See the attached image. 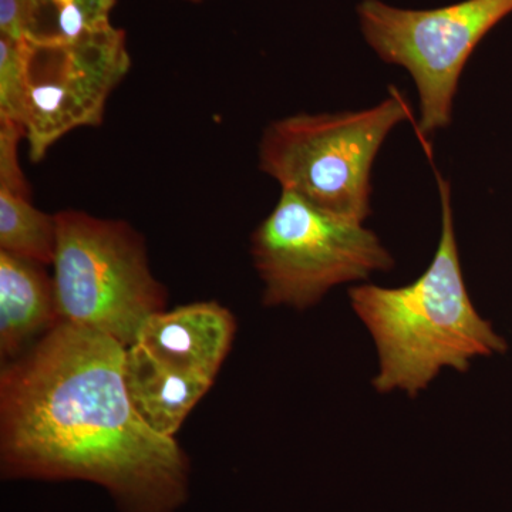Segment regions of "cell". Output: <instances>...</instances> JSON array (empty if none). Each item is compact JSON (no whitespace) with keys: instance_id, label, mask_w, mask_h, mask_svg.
<instances>
[{"instance_id":"obj_1","label":"cell","mask_w":512,"mask_h":512,"mask_svg":"<svg viewBox=\"0 0 512 512\" xmlns=\"http://www.w3.org/2000/svg\"><path fill=\"white\" fill-rule=\"evenodd\" d=\"M126 348L60 322L0 373L3 480L89 481L121 512H177L190 458L138 416L124 383Z\"/></svg>"},{"instance_id":"obj_2","label":"cell","mask_w":512,"mask_h":512,"mask_svg":"<svg viewBox=\"0 0 512 512\" xmlns=\"http://www.w3.org/2000/svg\"><path fill=\"white\" fill-rule=\"evenodd\" d=\"M441 237L431 265L402 288L349 289L353 311L375 340L379 393L402 390L416 397L443 369L467 372L476 357L503 355L507 340L477 312L468 295L454 229L451 188L437 174Z\"/></svg>"},{"instance_id":"obj_3","label":"cell","mask_w":512,"mask_h":512,"mask_svg":"<svg viewBox=\"0 0 512 512\" xmlns=\"http://www.w3.org/2000/svg\"><path fill=\"white\" fill-rule=\"evenodd\" d=\"M413 120L396 89L375 107L339 113H299L266 126L259 170L281 190L335 217L363 224L372 214V170L394 128Z\"/></svg>"},{"instance_id":"obj_4","label":"cell","mask_w":512,"mask_h":512,"mask_svg":"<svg viewBox=\"0 0 512 512\" xmlns=\"http://www.w3.org/2000/svg\"><path fill=\"white\" fill-rule=\"evenodd\" d=\"M55 215L52 276L60 322L103 333L128 348L168 301L167 289L151 272L143 235L126 221L84 211Z\"/></svg>"},{"instance_id":"obj_5","label":"cell","mask_w":512,"mask_h":512,"mask_svg":"<svg viewBox=\"0 0 512 512\" xmlns=\"http://www.w3.org/2000/svg\"><path fill=\"white\" fill-rule=\"evenodd\" d=\"M251 252L264 282V305L299 311L315 306L335 286L394 266L375 232L284 190L255 229Z\"/></svg>"},{"instance_id":"obj_6","label":"cell","mask_w":512,"mask_h":512,"mask_svg":"<svg viewBox=\"0 0 512 512\" xmlns=\"http://www.w3.org/2000/svg\"><path fill=\"white\" fill-rule=\"evenodd\" d=\"M512 12V0H464L440 9H402L382 0L357 6L360 30L383 62L403 67L419 93V134L453 120L461 73L478 43Z\"/></svg>"},{"instance_id":"obj_7","label":"cell","mask_w":512,"mask_h":512,"mask_svg":"<svg viewBox=\"0 0 512 512\" xmlns=\"http://www.w3.org/2000/svg\"><path fill=\"white\" fill-rule=\"evenodd\" d=\"M130 69L126 33L113 25L66 45L28 42L23 128L30 160L40 163L70 131L100 126Z\"/></svg>"},{"instance_id":"obj_8","label":"cell","mask_w":512,"mask_h":512,"mask_svg":"<svg viewBox=\"0 0 512 512\" xmlns=\"http://www.w3.org/2000/svg\"><path fill=\"white\" fill-rule=\"evenodd\" d=\"M237 333V320L217 302H197L158 312L136 342L164 365L214 382Z\"/></svg>"},{"instance_id":"obj_9","label":"cell","mask_w":512,"mask_h":512,"mask_svg":"<svg viewBox=\"0 0 512 512\" xmlns=\"http://www.w3.org/2000/svg\"><path fill=\"white\" fill-rule=\"evenodd\" d=\"M60 323L46 266L0 251V356L10 362Z\"/></svg>"},{"instance_id":"obj_10","label":"cell","mask_w":512,"mask_h":512,"mask_svg":"<svg viewBox=\"0 0 512 512\" xmlns=\"http://www.w3.org/2000/svg\"><path fill=\"white\" fill-rule=\"evenodd\" d=\"M124 383L138 416L165 437L178 433L214 384L164 365L137 343L124 353Z\"/></svg>"},{"instance_id":"obj_11","label":"cell","mask_w":512,"mask_h":512,"mask_svg":"<svg viewBox=\"0 0 512 512\" xmlns=\"http://www.w3.org/2000/svg\"><path fill=\"white\" fill-rule=\"evenodd\" d=\"M116 0H29L23 39L36 46L72 43L111 25Z\"/></svg>"},{"instance_id":"obj_12","label":"cell","mask_w":512,"mask_h":512,"mask_svg":"<svg viewBox=\"0 0 512 512\" xmlns=\"http://www.w3.org/2000/svg\"><path fill=\"white\" fill-rule=\"evenodd\" d=\"M56 242V215L40 211L32 198L0 190V251L49 266Z\"/></svg>"},{"instance_id":"obj_13","label":"cell","mask_w":512,"mask_h":512,"mask_svg":"<svg viewBox=\"0 0 512 512\" xmlns=\"http://www.w3.org/2000/svg\"><path fill=\"white\" fill-rule=\"evenodd\" d=\"M28 42L0 35V119L22 124L26 100Z\"/></svg>"},{"instance_id":"obj_14","label":"cell","mask_w":512,"mask_h":512,"mask_svg":"<svg viewBox=\"0 0 512 512\" xmlns=\"http://www.w3.org/2000/svg\"><path fill=\"white\" fill-rule=\"evenodd\" d=\"M25 128L15 121L0 119V190L32 198V190L19 161V144Z\"/></svg>"},{"instance_id":"obj_15","label":"cell","mask_w":512,"mask_h":512,"mask_svg":"<svg viewBox=\"0 0 512 512\" xmlns=\"http://www.w3.org/2000/svg\"><path fill=\"white\" fill-rule=\"evenodd\" d=\"M29 0H0V35L23 39Z\"/></svg>"},{"instance_id":"obj_16","label":"cell","mask_w":512,"mask_h":512,"mask_svg":"<svg viewBox=\"0 0 512 512\" xmlns=\"http://www.w3.org/2000/svg\"><path fill=\"white\" fill-rule=\"evenodd\" d=\"M185 2L200 3L202 0H185Z\"/></svg>"}]
</instances>
